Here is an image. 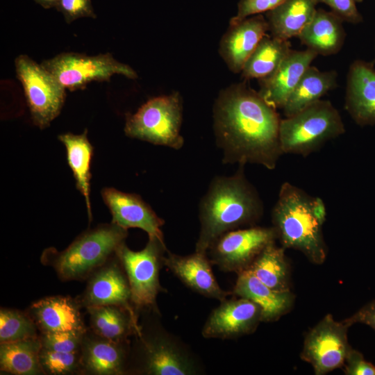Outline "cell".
Returning a JSON list of instances; mask_svg holds the SVG:
<instances>
[{"instance_id":"obj_1","label":"cell","mask_w":375,"mask_h":375,"mask_svg":"<svg viewBox=\"0 0 375 375\" xmlns=\"http://www.w3.org/2000/svg\"><path fill=\"white\" fill-rule=\"evenodd\" d=\"M281 120L276 109L244 83L222 90L214 105L213 126L223 162L256 164L274 169L283 154L279 140Z\"/></svg>"},{"instance_id":"obj_2","label":"cell","mask_w":375,"mask_h":375,"mask_svg":"<svg viewBox=\"0 0 375 375\" xmlns=\"http://www.w3.org/2000/svg\"><path fill=\"white\" fill-rule=\"evenodd\" d=\"M244 165L230 176H216L199 206V235L195 251L207 253L222 235L242 226H253L263 215V203L247 179Z\"/></svg>"},{"instance_id":"obj_3","label":"cell","mask_w":375,"mask_h":375,"mask_svg":"<svg viewBox=\"0 0 375 375\" xmlns=\"http://www.w3.org/2000/svg\"><path fill=\"white\" fill-rule=\"evenodd\" d=\"M272 221L282 247L301 251L312 263L327 255L322 226L326 211L323 200L301 188L283 183L272 210Z\"/></svg>"},{"instance_id":"obj_4","label":"cell","mask_w":375,"mask_h":375,"mask_svg":"<svg viewBox=\"0 0 375 375\" xmlns=\"http://www.w3.org/2000/svg\"><path fill=\"white\" fill-rule=\"evenodd\" d=\"M127 235L128 229L116 224H101L81 233L62 251L45 249L41 262L51 267L62 281L85 280L116 254Z\"/></svg>"},{"instance_id":"obj_5","label":"cell","mask_w":375,"mask_h":375,"mask_svg":"<svg viewBox=\"0 0 375 375\" xmlns=\"http://www.w3.org/2000/svg\"><path fill=\"white\" fill-rule=\"evenodd\" d=\"M131 351L128 372L145 375H194L202 372L192 353L159 326L140 324Z\"/></svg>"},{"instance_id":"obj_6","label":"cell","mask_w":375,"mask_h":375,"mask_svg":"<svg viewBox=\"0 0 375 375\" xmlns=\"http://www.w3.org/2000/svg\"><path fill=\"white\" fill-rule=\"evenodd\" d=\"M345 132L339 111L327 100H319L281 119L280 145L283 154L306 157Z\"/></svg>"},{"instance_id":"obj_7","label":"cell","mask_w":375,"mask_h":375,"mask_svg":"<svg viewBox=\"0 0 375 375\" xmlns=\"http://www.w3.org/2000/svg\"><path fill=\"white\" fill-rule=\"evenodd\" d=\"M182 116L183 103L178 92L153 97L135 113L126 116L124 133L131 138L180 149L184 144L181 134Z\"/></svg>"},{"instance_id":"obj_8","label":"cell","mask_w":375,"mask_h":375,"mask_svg":"<svg viewBox=\"0 0 375 375\" xmlns=\"http://www.w3.org/2000/svg\"><path fill=\"white\" fill-rule=\"evenodd\" d=\"M167 251L165 241L149 238L145 247L139 251L131 250L124 243L116 252L128 281L132 305L138 312L158 313L157 296L165 291L160 285V271Z\"/></svg>"},{"instance_id":"obj_9","label":"cell","mask_w":375,"mask_h":375,"mask_svg":"<svg viewBox=\"0 0 375 375\" xmlns=\"http://www.w3.org/2000/svg\"><path fill=\"white\" fill-rule=\"evenodd\" d=\"M41 65L65 90L70 91L85 88L93 81H108L115 74L131 79L138 78L132 67L119 62L110 53L88 56L64 52L44 60Z\"/></svg>"},{"instance_id":"obj_10","label":"cell","mask_w":375,"mask_h":375,"mask_svg":"<svg viewBox=\"0 0 375 375\" xmlns=\"http://www.w3.org/2000/svg\"><path fill=\"white\" fill-rule=\"evenodd\" d=\"M15 67L33 124L40 129L48 127L62 110L66 90L41 64L27 55L18 56Z\"/></svg>"},{"instance_id":"obj_11","label":"cell","mask_w":375,"mask_h":375,"mask_svg":"<svg viewBox=\"0 0 375 375\" xmlns=\"http://www.w3.org/2000/svg\"><path fill=\"white\" fill-rule=\"evenodd\" d=\"M277 238L274 227L250 226L226 232L210 247L207 255L212 265L226 272L248 269L256 258Z\"/></svg>"},{"instance_id":"obj_12","label":"cell","mask_w":375,"mask_h":375,"mask_svg":"<svg viewBox=\"0 0 375 375\" xmlns=\"http://www.w3.org/2000/svg\"><path fill=\"white\" fill-rule=\"evenodd\" d=\"M344 322L326 315L306 335L301 358L310 363L316 375H323L342 367L351 349Z\"/></svg>"},{"instance_id":"obj_13","label":"cell","mask_w":375,"mask_h":375,"mask_svg":"<svg viewBox=\"0 0 375 375\" xmlns=\"http://www.w3.org/2000/svg\"><path fill=\"white\" fill-rule=\"evenodd\" d=\"M221 301L203 326L205 338L232 339L251 333L262 321V310L253 301L238 297Z\"/></svg>"},{"instance_id":"obj_14","label":"cell","mask_w":375,"mask_h":375,"mask_svg":"<svg viewBox=\"0 0 375 375\" xmlns=\"http://www.w3.org/2000/svg\"><path fill=\"white\" fill-rule=\"evenodd\" d=\"M87 280L85 290L76 298L81 308L117 305L135 309L126 274L116 254L93 272Z\"/></svg>"},{"instance_id":"obj_15","label":"cell","mask_w":375,"mask_h":375,"mask_svg":"<svg viewBox=\"0 0 375 375\" xmlns=\"http://www.w3.org/2000/svg\"><path fill=\"white\" fill-rule=\"evenodd\" d=\"M131 347L96 334L88 327L80 349L81 374L122 375L128 372Z\"/></svg>"},{"instance_id":"obj_16","label":"cell","mask_w":375,"mask_h":375,"mask_svg":"<svg viewBox=\"0 0 375 375\" xmlns=\"http://www.w3.org/2000/svg\"><path fill=\"white\" fill-rule=\"evenodd\" d=\"M101 194L111 212V222L126 229L140 228L148 234L149 238H157L164 241L161 230L164 219L158 217L139 195L115 188H104Z\"/></svg>"},{"instance_id":"obj_17","label":"cell","mask_w":375,"mask_h":375,"mask_svg":"<svg viewBox=\"0 0 375 375\" xmlns=\"http://www.w3.org/2000/svg\"><path fill=\"white\" fill-rule=\"evenodd\" d=\"M267 31L268 23L262 14L229 24L219 42V53L230 71L241 73L247 60Z\"/></svg>"},{"instance_id":"obj_18","label":"cell","mask_w":375,"mask_h":375,"mask_svg":"<svg viewBox=\"0 0 375 375\" xmlns=\"http://www.w3.org/2000/svg\"><path fill=\"white\" fill-rule=\"evenodd\" d=\"M344 108L360 126L375 124V68L374 62L354 60L347 77Z\"/></svg>"},{"instance_id":"obj_19","label":"cell","mask_w":375,"mask_h":375,"mask_svg":"<svg viewBox=\"0 0 375 375\" xmlns=\"http://www.w3.org/2000/svg\"><path fill=\"white\" fill-rule=\"evenodd\" d=\"M212 265L207 253L197 251L180 256L167 251L164 258V266L188 288L202 296L222 301L229 292L219 285Z\"/></svg>"},{"instance_id":"obj_20","label":"cell","mask_w":375,"mask_h":375,"mask_svg":"<svg viewBox=\"0 0 375 375\" xmlns=\"http://www.w3.org/2000/svg\"><path fill=\"white\" fill-rule=\"evenodd\" d=\"M317 56L308 49L303 51L292 49L272 75L259 80L260 95L275 109H282Z\"/></svg>"},{"instance_id":"obj_21","label":"cell","mask_w":375,"mask_h":375,"mask_svg":"<svg viewBox=\"0 0 375 375\" xmlns=\"http://www.w3.org/2000/svg\"><path fill=\"white\" fill-rule=\"evenodd\" d=\"M76 299L69 296H53L33 303L26 312L35 323L39 333L85 331Z\"/></svg>"},{"instance_id":"obj_22","label":"cell","mask_w":375,"mask_h":375,"mask_svg":"<svg viewBox=\"0 0 375 375\" xmlns=\"http://www.w3.org/2000/svg\"><path fill=\"white\" fill-rule=\"evenodd\" d=\"M233 293L258 304L262 310V322L276 320L290 310L294 301L290 290L270 288L248 269L238 274Z\"/></svg>"},{"instance_id":"obj_23","label":"cell","mask_w":375,"mask_h":375,"mask_svg":"<svg viewBox=\"0 0 375 375\" xmlns=\"http://www.w3.org/2000/svg\"><path fill=\"white\" fill-rule=\"evenodd\" d=\"M342 23L331 11L318 8L297 38L302 44L317 55L336 54L342 48L346 38Z\"/></svg>"},{"instance_id":"obj_24","label":"cell","mask_w":375,"mask_h":375,"mask_svg":"<svg viewBox=\"0 0 375 375\" xmlns=\"http://www.w3.org/2000/svg\"><path fill=\"white\" fill-rule=\"evenodd\" d=\"M90 329L97 335L117 341L128 340L140 331L138 312L117 305H103L85 308Z\"/></svg>"},{"instance_id":"obj_25","label":"cell","mask_w":375,"mask_h":375,"mask_svg":"<svg viewBox=\"0 0 375 375\" xmlns=\"http://www.w3.org/2000/svg\"><path fill=\"white\" fill-rule=\"evenodd\" d=\"M317 3V0H286L267 12L270 35L283 40L297 37L313 18Z\"/></svg>"},{"instance_id":"obj_26","label":"cell","mask_w":375,"mask_h":375,"mask_svg":"<svg viewBox=\"0 0 375 375\" xmlns=\"http://www.w3.org/2000/svg\"><path fill=\"white\" fill-rule=\"evenodd\" d=\"M338 74L335 70L320 71L310 66L282 108L285 117L292 116L337 87Z\"/></svg>"},{"instance_id":"obj_27","label":"cell","mask_w":375,"mask_h":375,"mask_svg":"<svg viewBox=\"0 0 375 375\" xmlns=\"http://www.w3.org/2000/svg\"><path fill=\"white\" fill-rule=\"evenodd\" d=\"M41 348L39 335L15 342L0 343L1 374H44L39 359Z\"/></svg>"},{"instance_id":"obj_28","label":"cell","mask_w":375,"mask_h":375,"mask_svg":"<svg viewBox=\"0 0 375 375\" xmlns=\"http://www.w3.org/2000/svg\"><path fill=\"white\" fill-rule=\"evenodd\" d=\"M58 139L66 148L67 162L73 172L76 187L85 197L90 221L92 210L90 201V182L93 147L88 140V131L85 129L80 135L71 133L61 134L58 136Z\"/></svg>"},{"instance_id":"obj_29","label":"cell","mask_w":375,"mask_h":375,"mask_svg":"<svg viewBox=\"0 0 375 375\" xmlns=\"http://www.w3.org/2000/svg\"><path fill=\"white\" fill-rule=\"evenodd\" d=\"M291 50L289 40L266 34L244 63L242 77L245 80L257 78L259 81L269 76Z\"/></svg>"},{"instance_id":"obj_30","label":"cell","mask_w":375,"mask_h":375,"mask_svg":"<svg viewBox=\"0 0 375 375\" xmlns=\"http://www.w3.org/2000/svg\"><path fill=\"white\" fill-rule=\"evenodd\" d=\"M248 269L270 288L279 291L290 290L288 264L284 248L277 247L275 242L267 245Z\"/></svg>"},{"instance_id":"obj_31","label":"cell","mask_w":375,"mask_h":375,"mask_svg":"<svg viewBox=\"0 0 375 375\" xmlns=\"http://www.w3.org/2000/svg\"><path fill=\"white\" fill-rule=\"evenodd\" d=\"M39 333L35 323L26 311L1 308L0 343L35 338Z\"/></svg>"},{"instance_id":"obj_32","label":"cell","mask_w":375,"mask_h":375,"mask_svg":"<svg viewBox=\"0 0 375 375\" xmlns=\"http://www.w3.org/2000/svg\"><path fill=\"white\" fill-rule=\"evenodd\" d=\"M40 363L44 374L71 375L81 374V354L41 348Z\"/></svg>"},{"instance_id":"obj_33","label":"cell","mask_w":375,"mask_h":375,"mask_svg":"<svg viewBox=\"0 0 375 375\" xmlns=\"http://www.w3.org/2000/svg\"><path fill=\"white\" fill-rule=\"evenodd\" d=\"M86 330L40 333L39 338L42 348L58 351L76 352L81 349Z\"/></svg>"},{"instance_id":"obj_34","label":"cell","mask_w":375,"mask_h":375,"mask_svg":"<svg viewBox=\"0 0 375 375\" xmlns=\"http://www.w3.org/2000/svg\"><path fill=\"white\" fill-rule=\"evenodd\" d=\"M55 8L62 14L67 24L81 17L97 18L92 0H59Z\"/></svg>"},{"instance_id":"obj_35","label":"cell","mask_w":375,"mask_h":375,"mask_svg":"<svg viewBox=\"0 0 375 375\" xmlns=\"http://www.w3.org/2000/svg\"><path fill=\"white\" fill-rule=\"evenodd\" d=\"M286 0H240L236 15L231 18L229 24L239 22L249 17L273 10Z\"/></svg>"},{"instance_id":"obj_36","label":"cell","mask_w":375,"mask_h":375,"mask_svg":"<svg viewBox=\"0 0 375 375\" xmlns=\"http://www.w3.org/2000/svg\"><path fill=\"white\" fill-rule=\"evenodd\" d=\"M328 6L331 11L343 22L357 24L362 22V17L358 10L357 4L362 0H317Z\"/></svg>"},{"instance_id":"obj_37","label":"cell","mask_w":375,"mask_h":375,"mask_svg":"<svg viewBox=\"0 0 375 375\" xmlns=\"http://www.w3.org/2000/svg\"><path fill=\"white\" fill-rule=\"evenodd\" d=\"M343 366L347 375H375V365L366 361L360 352L352 348Z\"/></svg>"},{"instance_id":"obj_38","label":"cell","mask_w":375,"mask_h":375,"mask_svg":"<svg viewBox=\"0 0 375 375\" xmlns=\"http://www.w3.org/2000/svg\"><path fill=\"white\" fill-rule=\"evenodd\" d=\"M344 322L349 326L355 323L364 324L375 331V300L364 306Z\"/></svg>"},{"instance_id":"obj_39","label":"cell","mask_w":375,"mask_h":375,"mask_svg":"<svg viewBox=\"0 0 375 375\" xmlns=\"http://www.w3.org/2000/svg\"><path fill=\"white\" fill-rule=\"evenodd\" d=\"M36 3L40 4L45 9L56 8L59 0H34Z\"/></svg>"}]
</instances>
